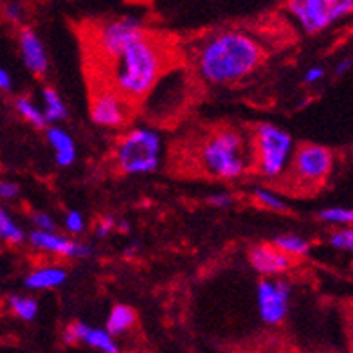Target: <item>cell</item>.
Returning a JSON list of instances; mask_svg holds the SVG:
<instances>
[{"mask_svg":"<svg viewBox=\"0 0 353 353\" xmlns=\"http://www.w3.org/2000/svg\"><path fill=\"white\" fill-rule=\"evenodd\" d=\"M265 51L251 33L228 29L205 38L196 51V70L211 85H232L263 63Z\"/></svg>","mask_w":353,"mask_h":353,"instance_id":"6da1fadb","label":"cell"},{"mask_svg":"<svg viewBox=\"0 0 353 353\" xmlns=\"http://www.w3.org/2000/svg\"><path fill=\"white\" fill-rule=\"evenodd\" d=\"M164 63L166 56L163 46L146 33L108 63L110 88L130 105L139 101L146 98L159 79L163 78Z\"/></svg>","mask_w":353,"mask_h":353,"instance_id":"7a4b0ae2","label":"cell"},{"mask_svg":"<svg viewBox=\"0 0 353 353\" xmlns=\"http://www.w3.org/2000/svg\"><path fill=\"white\" fill-rule=\"evenodd\" d=\"M199 157L205 173L223 181L240 179L252 161L243 135L231 128H223L205 137L199 150Z\"/></svg>","mask_w":353,"mask_h":353,"instance_id":"3957f363","label":"cell"},{"mask_svg":"<svg viewBox=\"0 0 353 353\" xmlns=\"http://www.w3.org/2000/svg\"><path fill=\"white\" fill-rule=\"evenodd\" d=\"M163 139L155 130L134 128L119 139L116 146L117 166L126 175L152 173L161 163Z\"/></svg>","mask_w":353,"mask_h":353,"instance_id":"277c9868","label":"cell"},{"mask_svg":"<svg viewBox=\"0 0 353 353\" xmlns=\"http://www.w3.org/2000/svg\"><path fill=\"white\" fill-rule=\"evenodd\" d=\"M294 154L292 135L270 123H263L254 134V159L260 172L269 179L281 176L287 172Z\"/></svg>","mask_w":353,"mask_h":353,"instance_id":"5b68a950","label":"cell"},{"mask_svg":"<svg viewBox=\"0 0 353 353\" xmlns=\"http://www.w3.org/2000/svg\"><path fill=\"white\" fill-rule=\"evenodd\" d=\"M288 11L308 34L325 31L353 11L352 0H292Z\"/></svg>","mask_w":353,"mask_h":353,"instance_id":"8992f818","label":"cell"},{"mask_svg":"<svg viewBox=\"0 0 353 353\" xmlns=\"http://www.w3.org/2000/svg\"><path fill=\"white\" fill-rule=\"evenodd\" d=\"M148 33L143 20L137 17H123V19L108 20L101 23L94 34V47L98 54L107 63H112L126 47L137 42Z\"/></svg>","mask_w":353,"mask_h":353,"instance_id":"52a82bcc","label":"cell"},{"mask_svg":"<svg viewBox=\"0 0 353 353\" xmlns=\"http://www.w3.org/2000/svg\"><path fill=\"white\" fill-rule=\"evenodd\" d=\"M334 168V154L321 144H303L294 152L292 172L294 179L301 186H321L328 179Z\"/></svg>","mask_w":353,"mask_h":353,"instance_id":"ba28073f","label":"cell"},{"mask_svg":"<svg viewBox=\"0 0 353 353\" xmlns=\"http://www.w3.org/2000/svg\"><path fill=\"white\" fill-rule=\"evenodd\" d=\"M288 299H290V285L287 281L261 279L256 292L261 321L272 326L283 323L288 314Z\"/></svg>","mask_w":353,"mask_h":353,"instance_id":"9c48e42d","label":"cell"},{"mask_svg":"<svg viewBox=\"0 0 353 353\" xmlns=\"http://www.w3.org/2000/svg\"><path fill=\"white\" fill-rule=\"evenodd\" d=\"M130 103L117 96L112 88L101 90L90 103V117L92 121L103 128H121L128 121Z\"/></svg>","mask_w":353,"mask_h":353,"instance_id":"30bf717a","label":"cell"},{"mask_svg":"<svg viewBox=\"0 0 353 353\" xmlns=\"http://www.w3.org/2000/svg\"><path fill=\"white\" fill-rule=\"evenodd\" d=\"M29 243L34 249L52 252L63 258H87L92 254V247L81 242H72L70 238L60 236L58 232L33 231L29 234Z\"/></svg>","mask_w":353,"mask_h":353,"instance_id":"8fae6325","label":"cell"},{"mask_svg":"<svg viewBox=\"0 0 353 353\" xmlns=\"http://www.w3.org/2000/svg\"><path fill=\"white\" fill-rule=\"evenodd\" d=\"M249 263L261 276H279L294 265L292 258L276 249L272 243H260L249 251Z\"/></svg>","mask_w":353,"mask_h":353,"instance_id":"7c38bea8","label":"cell"},{"mask_svg":"<svg viewBox=\"0 0 353 353\" xmlns=\"http://www.w3.org/2000/svg\"><path fill=\"white\" fill-rule=\"evenodd\" d=\"M63 339L67 344L85 343L90 348H96L103 353H119V344L107 330L92 328L85 323H72V325L67 326Z\"/></svg>","mask_w":353,"mask_h":353,"instance_id":"4fadbf2b","label":"cell"},{"mask_svg":"<svg viewBox=\"0 0 353 353\" xmlns=\"http://www.w3.org/2000/svg\"><path fill=\"white\" fill-rule=\"evenodd\" d=\"M20 54H22L23 65L28 67L29 72L37 76H43L49 69V58H47L46 47L42 40L38 38L33 29H22L20 31Z\"/></svg>","mask_w":353,"mask_h":353,"instance_id":"5bb4252c","label":"cell"},{"mask_svg":"<svg viewBox=\"0 0 353 353\" xmlns=\"http://www.w3.org/2000/svg\"><path fill=\"white\" fill-rule=\"evenodd\" d=\"M67 270L61 267H54V265H47V267H40V269L33 270L31 274L26 278L23 285L29 290H49V288H56L65 283Z\"/></svg>","mask_w":353,"mask_h":353,"instance_id":"9a60e30c","label":"cell"},{"mask_svg":"<svg viewBox=\"0 0 353 353\" xmlns=\"http://www.w3.org/2000/svg\"><path fill=\"white\" fill-rule=\"evenodd\" d=\"M47 141L54 150V157L58 166L67 168L76 161V146L74 141L67 134L65 130L61 128H56V126H51L47 130Z\"/></svg>","mask_w":353,"mask_h":353,"instance_id":"2e32d148","label":"cell"},{"mask_svg":"<svg viewBox=\"0 0 353 353\" xmlns=\"http://www.w3.org/2000/svg\"><path fill=\"white\" fill-rule=\"evenodd\" d=\"M135 319H137V314L134 308L128 305H116L107 319V332L112 337L126 334L135 325Z\"/></svg>","mask_w":353,"mask_h":353,"instance_id":"e0dca14e","label":"cell"},{"mask_svg":"<svg viewBox=\"0 0 353 353\" xmlns=\"http://www.w3.org/2000/svg\"><path fill=\"white\" fill-rule=\"evenodd\" d=\"M43 103H46V108H43V119L46 123H56L61 121V119H65L67 117V107L61 96L56 92L54 88L46 87L43 88Z\"/></svg>","mask_w":353,"mask_h":353,"instance_id":"ac0fdd59","label":"cell"},{"mask_svg":"<svg viewBox=\"0 0 353 353\" xmlns=\"http://www.w3.org/2000/svg\"><path fill=\"white\" fill-rule=\"evenodd\" d=\"M272 245L276 249L287 254L288 258H301V256H307L310 252V243L305 240V238L298 236V234H281V236H276Z\"/></svg>","mask_w":353,"mask_h":353,"instance_id":"d6986e66","label":"cell"},{"mask_svg":"<svg viewBox=\"0 0 353 353\" xmlns=\"http://www.w3.org/2000/svg\"><path fill=\"white\" fill-rule=\"evenodd\" d=\"M23 240H26L23 229L11 219V214L4 208H0V242L19 245Z\"/></svg>","mask_w":353,"mask_h":353,"instance_id":"ffe728a7","label":"cell"},{"mask_svg":"<svg viewBox=\"0 0 353 353\" xmlns=\"http://www.w3.org/2000/svg\"><path fill=\"white\" fill-rule=\"evenodd\" d=\"M10 307L13 310V314L17 317L23 321H33L38 314V303L37 299L33 298H26V296H19V294H14V296H10Z\"/></svg>","mask_w":353,"mask_h":353,"instance_id":"44dd1931","label":"cell"},{"mask_svg":"<svg viewBox=\"0 0 353 353\" xmlns=\"http://www.w3.org/2000/svg\"><path fill=\"white\" fill-rule=\"evenodd\" d=\"M14 107H17L19 114L26 119V121L31 123V125L37 126V128H43V126H47L42 110H40V108H38L31 99L19 98L17 101H14Z\"/></svg>","mask_w":353,"mask_h":353,"instance_id":"7402d4cb","label":"cell"},{"mask_svg":"<svg viewBox=\"0 0 353 353\" xmlns=\"http://www.w3.org/2000/svg\"><path fill=\"white\" fill-rule=\"evenodd\" d=\"M252 196L261 208L265 210H270V211H287V204H285V200L274 193V191L267 190V188H254L252 190Z\"/></svg>","mask_w":353,"mask_h":353,"instance_id":"603a6c76","label":"cell"},{"mask_svg":"<svg viewBox=\"0 0 353 353\" xmlns=\"http://www.w3.org/2000/svg\"><path fill=\"white\" fill-rule=\"evenodd\" d=\"M319 219L326 223H335V225H350L353 220V211L346 208H330V210L321 211Z\"/></svg>","mask_w":353,"mask_h":353,"instance_id":"cb8c5ba5","label":"cell"},{"mask_svg":"<svg viewBox=\"0 0 353 353\" xmlns=\"http://www.w3.org/2000/svg\"><path fill=\"white\" fill-rule=\"evenodd\" d=\"M330 245L341 251H352L353 249V231L352 228H343L335 231L330 236Z\"/></svg>","mask_w":353,"mask_h":353,"instance_id":"d4e9b609","label":"cell"},{"mask_svg":"<svg viewBox=\"0 0 353 353\" xmlns=\"http://www.w3.org/2000/svg\"><path fill=\"white\" fill-rule=\"evenodd\" d=\"M65 229L72 234H81L85 231V219L79 211H69L65 216Z\"/></svg>","mask_w":353,"mask_h":353,"instance_id":"484cf974","label":"cell"},{"mask_svg":"<svg viewBox=\"0 0 353 353\" xmlns=\"http://www.w3.org/2000/svg\"><path fill=\"white\" fill-rule=\"evenodd\" d=\"M2 13H4L6 20H10L13 23L22 22L23 17H26V10H23V6L19 4V2H10V4H4L2 8Z\"/></svg>","mask_w":353,"mask_h":353,"instance_id":"4316f807","label":"cell"},{"mask_svg":"<svg viewBox=\"0 0 353 353\" xmlns=\"http://www.w3.org/2000/svg\"><path fill=\"white\" fill-rule=\"evenodd\" d=\"M33 222L37 223L38 231L54 232V229H56L54 219H52L51 214H47V213H37L33 216Z\"/></svg>","mask_w":353,"mask_h":353,"instance_id":"83f0119b","label":"cell"},{"mask_svg":"<svg viewBox=\"0 0 353 353\" xmlns=\"http://www.w3.org/2000/svg\"><path fill=\"white\" fill-rule=\"evenodd\" d=\"M20 193V186L17 182L11 181H0V199L13 200L17 199Z\"/></svg>","mask_w":353,"mask_h":353,"instance_id":"f1b7e54d","label":"cell"},{"mask_svg":"<svg viewBox=\"0 0 353 353\" xmlns=\"http://www.w3.org/2000/svg\"><path fill=\"white\" fill-rule=\"evenodd\" d=\"M114 228H116V220L112 219V216H107V219H103L101 222L98 223V228H96V236L98 238L108 236Z\"/></svg>","mask_w":353,"mask_h":353,"instance_id":"f546056e","label":"cell"},{"mask_svg":"<svg viewBox=\"0 0 353 353\" xmlns=\"http://www.w3.org/2000/svg\"><path fill=\"white\" fill-rule=\"evenodd\" d=\"M208 202L214 208H229L232 204V196L229 193H214L208 199Z\"/></svg>","mask_w":353,"mask_h":353,"instance_id":"4dcf8cb0","label":"cell"},{"mask_svg":"<svg viewBox=\"0 0 353 353\" xmlns=\"http://www.w3.org/2000/svg\"><path fill=\"white\" fill-rule=\"evenodd\" d=\"M323 78H325V69L323 67H312V69L307 70V74H305V83H317Z\"/></svg>","mask_w":353,"mask_h":353,"instance_id":"1f68e13d","label":"cell"},{"mask_svg":"<svg viewBox=\"0 0 353 353\" xmlns=\"http://www.w3.org/2000/svg\"><path fill=\"white\" fill-rule=\"evenodd\" d=\"M352 65H353L352 56H346V58H343V60L337 63V67H335V74L344 76L346 72H350V70H352Z\"/></svg>","mask_w":353,"mask_h":353,"instance_id":"d6a6232c","label":"cell"},{"mask_svg":"<svg viewBox=\"0 0 353 353\" xmlns=\"http://www.w3.org/2000/svg\"><path fill=\"white\" fill-rule=\"evenodd\" d=\"M13 87V79H11V74L6 69L0 67V90H11Z\"/></svg>","mask_w":353,"mask_h":353,"instance_id":"836d02e7","label":"cell"},{"mask_svg":"<svg viewBox=\"0 0 353 353\" xmlns=\"http://www.w3.org/2000/svg\"><path fill=\"white\" fill-rule=\"evenodd\" d=\"M116 228H117V229H121L123 232H128V231H130V225L126 223V220H121V222H116Z\"/></svg>","mask_w":353,"mask_h":353,"instance_id":"e575fe53","label":"cell"}]
</instances>
